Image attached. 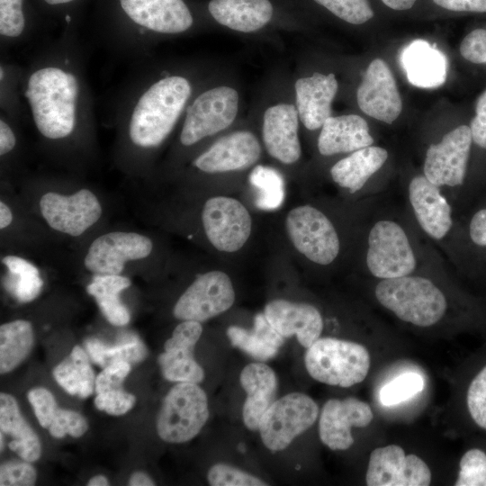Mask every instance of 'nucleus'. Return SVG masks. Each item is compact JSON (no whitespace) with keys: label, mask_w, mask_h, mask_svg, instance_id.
Wrapping results in <instances>:
<instances>
[{"label":"nucleus","mask_w":486,"mask_h":486,"mask_svg":"<svg viewBox=\"0 0 486 486\" xmlns=\"http://www.w3.org/2000/svg\"><path fill=\"white\" fill-rule=\"evenodd\" d=\"M130 372V364L125 361L115 362L105 366L95 378L96 393L123 389V381Z\"/></svg>","instance_id":"09e8293b"},{"label":"nucleus","mask_w":486,"mask_h":486,"mask_svg":"<svg viewBox=\"0 0 486 486\" xmlns=\"http://www.w3.org/2000/svg\"><path fill=\"white\" fill-rule=\"evenodd\" d=\"M470 127L460 125L431 144L425 154L422 174L442 190L464 184L471 146Z\"/></svg>","instance_id":"dca6fc26"},{"label":"nucleus","mask_w":486,"mask_h":486,"mask_svg":"<svg viewBox=\"0 0 486 486\" xmlns=\"http://www.w3.org/2000/svg\"><path fill=\"white\" fill-rule=\"evenodd\" d=\"M468 413L474 424L486 431V364L474 375L466 392Z\"/></svg>","instance_id":"c03bdc74"},{"label":"nucleus","mask_w":486,"mask_h":486,"mask_svg":"<svg viewBox=\"0 0 486 486\" xmlns=\"http://www.w3.org/2000/svg\"><path fill=\"white\" fill-rule=\"evenodd\" d=\"M130 486H153L155 482L152 479L143 472H133L129 479Z\"/></svg>","instance_id":"4d7b16f0"},{"label":"nucleus","mask_w":486,"mask_h":486,"mask_svg":"<svg viewBox=\"0 0 486 486\" xmlns=\"http://www.w3.org/2000/svg\"><path fill=\"white\" fill-rule=\"evenodd\" d=\"M389 158L386 148L371 145L338 160L329 169L330 177L351 194L359 193L383 166Z\"/></svg>","instance_id":"c85d7f7f"},{"label":"nucleus","mask_w":486,"mask_h":486,"mask_svg":"<svg viewBox=\"0 0 486 486\" xmlns=\"http://www.w3.org/2000/svg\"><path fill=\"white\" fill-rule=\"evenodd\" d=\"M264 314L278 333L284 338L294 335L306 348L320 338L323 329L320 310L309 303L274 300L266 305Z\"/></svg>","instance_id":"393cba45"},{"label":"nucleus","mask_w":486,"mask_h":486,"mask_svg":"<svg viewBox=\"0 0 486 486\" xmlns=\"http://www.w3.org/2000/svg\"><path fill=\"white\" fill-rule=\"evenodd\" d=\"M211 73L194 60L140 68L122 92L115 111L125 143L138 151L161 147L179 127L190 100Z\"/></svg>","instance_id":"f03ea898"},{"label":"nucleus","mask_w":486,"mask_h":486,"mask_svg":"<svg viewBox=\"0 0 486 486\" xmlns=\"http://www.w3.org/2000/svg\"><path fill=\"white\" fill-rule=\"evenodd\" d=\"M460 53L474 64H486V29H476L468 33L461 42Z\"/></svg>","instance_id":"8fccbe9b"},{"label":"nucleus","mask_w":486,"mask_h":486,"mask_svg":"<svg viewBox=\"0 0 486 486\" xmlns=\"http://www.w3.org/2000/svg\"><path fill=\"white\" fill-rule=\"evenodd\" d=\"M470 240L479 248H486V208L476 211L468 224Z\"/></svg>","instance_id":"864d4df0"},{"label":"nucleus","mask_w":486,"mask_h":486,"mask_svg":"<svg viewBox=\"0 0 486 486\" xmlns=\"http://www.w3.org/2000/svg\"><path fill=\"white\" fill-rule=\"evenodd\" d=\"M400 64L409 82L420 88H436L446 80L447 58L435 45L414 40L403 48Z\"/></svg>","instance_id":"cd10ccee"},{"label":"nucleus","mask_w":486,"mask_h":486,"mask_svg":"<svg viewBox=\"0 0 486 486\" xmlns=\"http://www.w3.org/2000/svg\"><path fill=\"white\" fill-rule=\"evenodd\" d=\"M368 486H428L431 472L418 455L389 445L372 451L365 475Z\"/></svg>","instance_id":"6ab92c4d"},{"label":"nucleus","mask_w":486,"mask_h":486,"mask_svg":"<svg viewBox=\"0 0 486 486\" xmlns=\"http://www.w3.org/2000/svg\"><path fill=\"white\" fill-rule=\"evenodd\" d=\"M366 121L354 113L328 117L320 130L317 148L320 155L330 157L349 154L374 145Z\"/></svg>","instance_id":"a878e982"},{"label":"nucleus","mask_w":486,"mask_h":486,"mask_svg":"<svg viewBox=\"0 0 486 486\" xmlns=\"http://www.w3.org/2000/svg\"><path fill=\"white\" fill-rule=\"evenodd\" d=\"M40 425L56 438L66 435L80 437L88 428L86 418L76 411L59 409L53 394L46 388L35 387L27 393Z\"/></svg>","instance_id":"c756f323"},{"label":"nucleus","mask_w":486,"mask_h":486,"mask_svg":"<svg viewBox=\"0 0 486 486\" xmlns=\"http://www.w3.org/2000/svg\"><path fill=\"white\" fill-rule=\"evenodd\" d=\"M437 5L450 11L486 13V0H433Z\"/></svg>","instance_id":"5fc2aeb1"},{"label":"nucleus","mask_w":486,"mask_h":486,"mask_svg":"<svg viewBox=\"0 0 486 486\" xmlns=\"http://www.w3.org/2000/svg\"><path fill=\"white\" fill-rule=\"evenodd\" d=\"M235 291L228 274L210 271L198 275L176 301L174 316L180 320L205 321L228 310Z\"/></svg>","instance_id":"2eb2a0df"},{"label":"nucleus","mask_w":486,"mask_h":486,"mask_svg":"<svg viewBox=\"0 0 486 486\" xmlns=\"http://www.w3.org/2000/svg\"><path fill=\"white\" fill-rule=\"evenodd\" d=\"M204 27L258 39H276L303 26L302 0H203L194 3Z\"/></svg>","instance_id":"39448f33"},{"label":"nucleus","mask_w":486,"mask_h":486,"mask_svg":"<svg viewBox=\"0 0 486 486\" xmlns=\"http://www.w3.org/2000/svg\"><path fill=\"white\" fill-rule=\"evenodd\" d=\"M152 248L151 239L142 234L109 232L91 243L84 265L95 274H121L128 261L147 257Z\"/></svg>","instance_id":"aec40b11"},{"label":"nucleus","mask_w":486,"mask_h":486,"mask_svg":"<svg viewBox=\"0 0 486 486\" xmlns=\"http://www.w3.org/2000/svg\"><path fill=\"white\" fill-rule=\"evenodd\" d=\"M360 110L369 117L392 124L400 114L402 101L392 70L382 58L368 65L356 90Z\"/></svg>","instance_id":"412c9836"},{"label":"nucleus","mask_w":486,"mask_h":486,"mask_svg":"<svg viewBox=\"0 0 486 486\" xmlns=\"http://www.w3.org/2000/svg\"><path fill=\"white\" fill-rule=\"evenodd\" d=\"M135 401V396L123 389L100 392L94 398V405L99 410L113 416L125 414L132 409Z\"/></svg>","instance_id":"de8ad7c7"},{"label":"nucleus","mask_w":486,"mask_h":486,"mask_svg":"<svg viewBox=\"0 0 486 486\" xmlns=\"http://www.w3.org/2000/svg\"><path fill=\"white\" fill-rule=\"evenodd\" d=\"M0 428L13 438L8 446L22 460L32 463L40 457L38 435L22 417L14 397L4 392L0 394Z\"/></svg>","instance_id":"7c9ffc66"},{"label":"nucleus","mask_w":486,"mask_h":486,"mask_svg":"<svg viewBox=\"0 0 486 486\" xmlns=\"http://www.w3.org/2000/svg\"><path fill=\"white\" fill-rule=\"evenodd\" d=\"M424 379L417 373H406L386 383L380 392V401L384 406H392L405 401L420 392Z\"/></svg>","instance_id":"79ce46f5"},{"label":"nucleus","mask_w":486,"mask_h":486,"mask_svg":"<svg viewBox=\"0 0 486 486\" xmlns=\"http://www.w3.org/2000/svg\"><path fill=\"white\" fill-rule=\"evenodd\" d=\"M33 345L32 324L17 320L0 327V372L6 374L17 367L29 355Z\"/></svg>","instance_id":"f704fd0d"},{"label":"nucleus","mask_w":486,"mask_h":486,"mask_svg":"<svg viewBox=\"0 0 486 486\" xmlns=\"http://www.w3.org/2000/svg\"><path fill=\"white\" fill-rule=\"evenodd\" d=\"M388 7L402 11L411 8L417 0H381Z\"/></svg>","instance_id":"13d9d810"},{"label":"nucleus","mask_w":486,"mask_h":486,"mask_svg":"<svg viewBox=\"0 0 486 486\" xmlns=\"http://www.w3.org/2000/svg\"><path fill=\"white\" fill-rule=\"evenodd\" d=\"M338 19L353 25L368 22L374 11L368 0H310Z\"/></svg>","instance_id":"a19ab883"},{"label":"nucleus","mask_w":486,"mask_h":486,"mask_svg":"<svg viewBox=\"0 0 486 486\" xmlns=\"http://www.w3.org/2000/svg\"><path fill=\"white\" fill-rule=\"evenodd\" d=\"M85 347L91 359L103 368L120 361L136 364L144 360L148 356L145 345L135 337L109 346L97 338H88L85 341Z\"/></svg>","instance_id":"4c0bfd02"},{"label":"nucleus","mask_w":486,"mask_h":486,"mask_svg":"<svg viewBox=\"0 0 486 486\" xmlns=\"http://www.w3.org/2000/svg\"><path fill=\"white\" fill-rule=\"evenodd\" d=\"M319 415L317 403L308 395L292 392L276 400L263 415L258 431L271 451H282L308 430Z\"/></svg>","instance_id":"ddd939ff"},{"label":"nucleus","mask_w":486,"mask_h":486,"mask_svg":"<svg viewBox=\"0 0 486 486\" xmlns=\"http://www.w3.org/2000/svg\"><path fill=\"white\" fill-rule=\"evenodd\" d=\"M12 220L13 214L10 208L4 202H0V229L8 227Z\"/></svg>","instance_id":"bf43d9fd"},{"label":"nucleus","mask_w":486,"mask_h":486,"mask_svg":"<svg viewBox=\"0 0 486 486\" xmlns=\"http://www.w3.org/2000/svg\"><path fill=\"white\" fill-rule=\"evenodd\" d=\"M199 321L183 320L165 342L164 352L158 358L165 379L177 382L199 383L204 371L194 357V348L201 338Z\"/></svg>","instance_id":"5701e85b"},{"label":"nucleus","mask_w":486,"mask_h":486,"mask_svg":"<svg viewBox=\"0 0 486 486\" xmlns=\"http://www.w3.org/2000/svg\"><path fill=\"white\" fill-rule=\"evenodd\" d=\"M112 5L105 40L129 57L141 58L164 40L205 28L187 0H110Z\"/></svg>","instance_id":"7ed1b4c3"},{"label":"nucleus","mask_w":486,"mask_h":486,"mask_svg":"<svg viewBox=\"0 0 486 486\" xmlns=\"http://www.w3.org/2000/svg\"><path fill=\"white\" fill-rule=\"evenodd\" d=\"M407 215L382 212L372 215L364 238V266L375 280L409 275L440 264L416 236Z\"/></svg>","instance_id":"20e7f679"},{"label":"nucleus","mask_w":486,"mask_h":486,"mask_svg":"<svg viewBox=\"0 0 486 486\" xmlns=\"http://www.w3.org/2000/svg\"><path fill=\"white\" fill-rule=\"evenodd\" d=\"M285 227L294 248L310 262L328 266L338 258L341 248L338 230L318 208L309 204L293 208Z\"/></svg>","instance_id":"f8f14e48"},{"label":"nucleus","mask_w":486,"mask_h":486,"mask_svg":"<svg viewBox=\"0 0 486 486\" xmlns=\"http://www.w3.org/2000/svg\"><path fill=\"white\" fill-rule=\"evenodd\" d=\"M88 486H107L109 485V482L104 475H95L92 477L88 482Z\"/></svg>","instance_id":"052dcab7"},{"label":"nucleus","mask_w":486,"mask_h":486,"mask_svg":"<svg viewBox=\"0 0 486 486\" xmlns=\"http://www.w3.org/2000/svg\"><path fill=\"white\" fill-rule=\"evenodd\" d=\"M36 479L37 472L28 461L12 460L0 466L1 486H32Z\"/></svg>","instance_id":"49530a36"},{"label":"nucleus","mask_w":486,"mask_h":486,"mask_svg":"<svg viewBox=\"0 0 486 486\" xmlns=\"http://www.w3.org/2000/svg\"><path fill=\"white\" fill-rule=\"evenodd\" d=\"M40 210L51 229L73 237L96 223L103 212L98 198L88 189L70 195L46 193L40 200Z\"/></svg>","instance_id":"a211bd4d"},{"label":"nucleus","mask_w":486,"mask_h":486,"mask_svg":"<svg viewBox=\"0 0 486 486\" xmlns=\"http://www.w3.org/2000/svg\"><path fill=\"white\" fill-rule=\"evenodd\" d=\"M79 1L80 0H38V2L50 13L58 14L65 13L66 26L71 25V21L68 14V10L77 4Z\"/></svg>","instance_id":"6e6d98bb"},{"label":"nucleus","mask_w":486,"mask_h":486,"mask_svg":"<svg viewBox=\"0 0 486 486\" xmlns=\"http://www.w3.org/2000/svg\"><path fill=\"white\" fill-rule=\"evenodd\" d=\"M469 127L472 142L486 149V90L477 100L476 114Z\"/></svg>","instance_id":"3c124183"},{"label":"nucleus","mask_w":486,"mask_h":486,"mask_svg":"<svg viewBox=\"0 0 486 486\" xmlns=\"http://www.w3.org/2000/svg\"><path fill=\"white\" fill-rule=\"evenodd\" d=\"M22 95L46 141H69L92 128L94 112L86 56L72 24L43 43L23 68Z\"/></svg>","instance_id":"f257e3e1"},{"label":"nucleus","mask_w":486,"mask_h":486,"mask_svg":"<svg viewBox=\"0 0 486 486\" xmlns=\"http://www.w3.org/2000/svg\"><path fill=\"white\" fill-rule=\"evenodd\" d=\"M0 442H1L0 449H1V451H3V449L4 447V433L2 431L0 433Z\"/></svg>","instance_id":"680f3d73"},{"label":"nucleus","mask_w":486,"mask_h":486,"mask_svg":"<svg viewBox=\"0 0 486 486\" xmlns=\"http://www.w3.org/2000/svg\"><path fill=\"white\" fill-rule=\"evenodd\" d=\"M239 382L247 393L242 409L245 426L258 430L265 412L276 400L278 379L274 370L264 363H250L240 373Z\"/></svg>","instance_id":"bb28decb"},{"label":"nucleus","mask_w":486,"mask_h":486,"mask_svg":"<svg viewBox=\"0 0 486 486\" xmlns=\"http://www.w3.org/2000/svg\"><path fill=\"white\" fill-rule=\"evenodd\" d=\"M248 181L256 191V205L271 211L281 206L285 197L284 180L276 169L256 165L248 176Z\"/></svg>","instance_id":"58836bf2"},{"label":"nucleus","mask_w":486,"mask_h":486,"mask_svg":"<svg viewBox=\"0 0 486 486\" xmlns=\"http://www.w3.org/2000/svg\"><path fill=\"white\" fill-rule=\"evenodd\" d=\"M454 485L486 486V452L473 447L463 454Z\"/></svg>","instance_id":"37998d69"},{"label":"nucleus","mask_w":486,"mask_h":486,"mask_svg":"<svg viewBox=\"0 0 486 486\" xmlns=\"http://www.w3.org/2000/svg\"><path fill=\"white\" fill-rule=\"evenodd\" d=\"M373 418L370 405L357 398L330 399L320 416V438L331 450H346L354 444L352 428H364Z\"/></svg>","instance_id":"4be33fe9"},{"label":"nucleus","mask_w":486,"mask_h":486,"mask_svg":"<svg viewBox=\"0 0 486 486\" xmlns=\"http://www.w3.org/2000/svg\"><path fill=\"white\" fill-rule=\"evenodd\" d=\"M292 97L301 124L310 131L320 130L332 115V103L338 91L334 73L313 72L292 82Z\"/></svg>","instance_id":"b1692460"},{"label":"nucleus","mask_w":486,"mask_h":486,"mask_svg":"<svg viewBox=\"0 0 486 486\" xmlns=\"http://www.w3.org/2000/svg\"><path fill=\"white\" fill-rule=\"evenodd\" d=\"M405 195L408 212L418 231L446 250L447 241L453 236L454 220L446 193L421 173L409 180Z\"/></svg>","instance_id":"9b49d317"},{"label":"nucleus","mask_w":486,"mask_h":486,"mask_svg":"<svg viewBox=\"0 0 486 486\" xmlns=\"http://www.w3.org/2000/svg\"><path fill=\"white\" fill-rule=\"evenodd\" d=\"M279 84L265 94L256 112L260 117L261 143L266 153L284 165L297 163L302 158L299 137L301 121L295 106L292 84Z\"/></svg>","instance_id":"6e6552de"},{"label":"nucleus","mask_w":486,"mask_h":486,"mask_svg":"<svg viewBox=\"0 0 486 486\" xmlns=\"http://www.w3.org/2000/svg\"><path fill=\"white\" fill-rule=\"evenodd\" d=\"M263 146L257 135L248 128H238L219 136L192 160V166L208 174L240 172L255 166Z\"/></svg>","instance_id":"4468645a"},{"label":"nucleus","mask_w":486,"mask_h":486,"mask_svg":"<svg viewBox=\"0 0 486 486\" xmlns=\"http://www.w3.org/2000/svg\"><path fill=\"white\" fill-rule=\"evenodd\" d=\"M34 32V20L29 15L27 0H0L2 50L28 42Z\"/></svg>","instance_id":"c9c22d12"},{"label":"nucleus","mask_w":486,"mask_h":486,"mask_svg":"<svg viewBox=\"0 0 486 486\" xmlns=\"http://www.w3.org/2000/svg\"><path fill=\"white\" fill-rule=\"evenodd\" d=\"M130 284L128 277L121 274H95L86 287L105 319L114 326H124L130 321V312L119 295Z\"/></svg>","instance_id":"473e14b6"},{"label":"nucleus","mask_w":486,"mask_h":486,"mask_svg":"<svg viewBox=\"0 0 486 486\" xmlns=\"http://www.w3.org/2000/svg\"><path fill=\"white\" fill-rule=\"evenodd\" d=\"M56 382L69 394L86 398L95 386L94 373L88 354L75 346L70 354L53 369Z\"/></svg>","instance_id":"72a5a7b5"},{"label":"nucleus","mask_w":486,"mask_h":486,"mask_svg":"<svg viewBox=\"0 0 486 486\" xmlns=\"http://www.w3.org/2000/svg\"><path fill=\"white\" fill-rule=\"evenodd\" d=\"M242 110V95L235 81L211 73L190 100L179 125L178 143L193 148L231 128Z\"/></svg>","instance_id":"423d86ee"},{"label":"nucleus","mask_w":486,"mask_h":486,"mask_svg":"<svg viewBox=\"0 0 486 486\" xmlns=\"http://www.w3.org/2000/svg\"><path fill=\"white\" fill-rule=\"evenodd\" d=\"M374 295L378 303L399 320L417 327H431L448 310L446 293L436 281L422 272L377 280Z\"/></svg>","instance_id":"0eeeda50"},{"label":"nucleus","mask_w":486,"mask_h":486,"mask_svg":"<svg viewBox=\"0 0 486 486\" xmlns=\"http://www.w3.org/2000/svg\"><path fill=\"white\" fill-rule=\"evenodd\" d=\"M212 486H265L260 478L227 464H216L207 472Z\"/></svg>","instance_id":"a18cd8bd"},{"label":"nucleus","mask_w":486,"mask_h":486,"mask_svg":"<svg viewBox=\"0 0 486 486\" xmlns=\"http://www.w3.org/2000/svg\"><path fill=\"white\" fill-rule=\"evenodd\" d=\"M209 418L208 399L194 382H177L162 402L157 432L167 443L181 444L195 437Z\"/></svg>","instance_id":"9d476101"},{"label":"nucleus","mask_w":486,"mask_h":486,"mask_svg":"<svg viewBox=\"0 0 486 486\" xmlns=\"http://www.w3.org/2000/svg\"><path fill=\"white\" fill-rule=\"evenodd\" d=\"M202 221L211 244L222 252H236L248 239L252 220L248 209L237 199L214 196L202 208Z\"/></svg>","instance_id":"f3484780"},{"label":"nucleus","mask_w":486,"mask_h":486,"mask_svg":"<svg viewBox=\"0 0 486 486\" xmlns=\"http://www.w3.org/2000/svg\"><path fill=\"white\" fill-rule=\"evenodd\" d=\"M0 113V156L4 157L16 148L18 139L14 125L16 122L4 113Z\"/></svg>","instance_id":"603ef678"},{"label":"nucleus","mask_w":486,"mask_h":486,"mask_svg":"<svg viewBox=\"0 0 486 486\" xmlns=\"http://www.w3.org/2000/svg\"><path fill=\"white\" fill-rule=\"evenodd\" d=\"M2 262L9 274L4 285L19 302H29L38 297L43 281L39 269L33 264L16 256H6Z\"/></svg>","instance_id":"e433bc0d"},{"label":"nucleus","mask_w":486,"mask_h":486,"mask_svg":"<svg viewBox=\"0 0 486 486\" xmlns=\"http://www.w3.org/2000/svg\"><path fill=\"white\" fill-rule=\"evenodd\" d=\"M23 68L14 62L1 59L0 63V108L1 112L12 120L25 113L22 103V83Z\"/></svg>","instance_id":"ea45409f"},{"label":"nucleus","mask_w":486,"mask_h":486,"mask_svg":"<svg viewBox=\"0 0 486 486\" xmlns=\"http://www.w3.org/2000/svg\"><path fill=\"white\" fill-rule=\"evenodd\" d=\"M304 363L309 374L316 381L347 388L365 379L371 358L361 344L323 338L307 348Z\"/></svg>","instance_id":"1a4fd4ad"},{"label":"nucleus","mask_w":486,"mask_h":486,"mask_svg":"<svg viewBox=\"0 0 486 486\" xmlns=\"http://www.w3.org/2000/svg\"><path fill=\"white\" fill-rule=\"evenodd\" d=\"M227 336L233 346L260 361L275 356L284 342V337L270 325L264 313L255 316L252 329L230 326Z\"/></svg>","instance_id":"2f4dec72"}]
</instances>
